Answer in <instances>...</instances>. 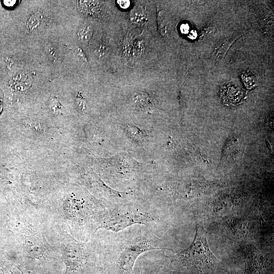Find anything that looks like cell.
Returning a JSON list of instances; mask_svg holds the SVG:
<instances>
[{"label": "cell", "mask_w": 274, "mask_h": 274, "mask_svg": "<svg viewBox=\"0 0 274 274\" xmlns=\"http://www.w3.org/2000/svg\"><path fill=\"white\" fill-rule=\"evenodd\" d=\"M98 1H80L81 9L89 14L97 13L99 4Z\"/></svg>", "instance_id": "7"}, {"label": "cell", "mask_w": 274, "mask_h": 274, "mask_svg": "<svg viewBox=\"0 0 274 274\" xmlns=\"http://www.w3.org/2000/svg\"><path fill=\"white\" fill-rule=\"evenodd\" d=\"M132 104L136 107L145 108L150 104V100L148 96L142 93L135 95L132 100Z\"/></svg>", "instance_id": "8"}, {"label": "cell", "mask_w": 274, "mask_h": 274, "mask_svg": "<svg viewBox=\"0 0 274 274\" xmlns=\"http://www.w3.org/2000/svg\"><path fill=\"white\" fill-rule=\"evenodd\" d=\"M117 3L123 9L127 8L130 5V2L129 1H117Z\"/></svg>", "instance_id": "12"}, {"label": "cell", "mask_w": 274, "mask_h": 274, "mask_svg": "<svg viewBox=\"0 0 274 274\" xmlns=\"http://www.w3.org/2000/svg\"><path fill=\"white\" fill-rule=\"evenodd\" d=\"M16 1H4V3L7 7H11L16 4Z\"/></svg>", "instance_id": "13"}, {"label": "cell", "mask_w": 274, "mask_h": 274, "mask_svg": "<svg viewBox=\"0 0 274 274\" xmlns=\"http://www.w3.org/2000/svg\"><path fill=\"white\" fill-rule=\"evenodd\" d=\"M236 39H237L236 38H233L224 40L218 47H216L213 53L215 59L219 61L224 57L227 50Z\"/></svg>", "instance_id": "6"}, {"label": "cell", "mask_w": 274, "mask_h": 274, "mask_svg": "<svg viewBox=\"0 0 274 274\" xmlns=\"http://www.w3.org/2000/svg\"><path fill=\"white\" fill-rule=\"evenodd\" d=\"M40 17L38 14H32L28 19L26 27L29 32L32 31L37 28L40 23Z\"/></svg>", "instance_id": "10"}, {"label": "cell", "mask_w": 274, "mask_h": 274, "mask_svg": "<svg viewBox=\"0 0 274 274\" xmlns=\"http://www.w3.org/2000/svg\"><path fill=\"white\" fill-rule=\"evenodd\" d=\"M93 34L92 27L88 25H84L80 27L77 32L79 39L82 41H87L91 39Z\"/></svg>", "instance_id": "9"}, {"label": "cell", "mask_w": 274, "mask_h": 274, "mask_svg": "<svg viewBox=\"0 0 274 274\" xmlns=\"http://www.w3.org/2000/svg\"><path fill=\"white\" fill-rule=\"evenodd\" d=\"M63 262L66 274H79L83 268L84 258L80 244L69 236L63 246Z\"/></svg>", "instance_id": "4"}, {"label": "cell", "mask_w": 274, "mask_h": 274, "mask_svg": "<svg viewBox=\"0 0 274 274\" xmlns=\"http://www.w3.org/2000/svg\"><path fill=\"white\" fill-rule=\"evenodd\" d=\"M222 97L226 101L230 103H236L241 99L243 92L237 87L232 84H227L223 88Z\"/></svg>", "instance_id": "5"}, {"label": "cell", "mask_w": 274, "mask_h": 274, "mask_svg": "<svg viewBox=\"0 0 274 274\" xmlns=\"http://www.w3.org/2000/svg\"><path fill=\"white\" fill-rule=\"evenodd\" d=\"M163 249L158 247L155 239L142 236L126 246L117 261L120 271L123 274H131L136 260L143 253L152 250Z\"/></svg>", "instance_id": "2"}, {"label": "cell", "mask_w": 274, "mask_h": 274, "mask_svg": "<svg viewBox=\"0 0 274 274\" xmlns=\"http://www.w3.org/2000/svg\"><path fill=\"white\" fill-rule=\"evenodd\" d=\"M149 220V216L142 213H120L105 220L98 228H104L117 233L134 224H146Z\"/></svg>", "instance_id": "3"}, {"label": "cell", "mask_w": 274, "mask_h": 274, "mask_svg": "<svg viewBox=\"0 0 274 274\" xmlns=\"http://www.w3.org/2000/svg\"><path fill=\"white\" fill-rule=\"evenodd\" d=\"M195 226L192 243L177 254L179 262L184 266L195 267L203 273L213 274L220 261L210 249L204 228L197 222Z\"/></svg>", "instance_id": "1"}, {"label": "cell", "mask_w": 274, "mask_h": 274, "mask_svg": "<svg viewBox=\"0 0 274 274\" xmlns=\"http://www.w3.org/2000/svg\"><path fill=\"white\" fill-rule=\"evenodd\" d=\"M170 274H179V273H175V272H172V273H170Z\"/></svg>", "instance_id": "14"}, {"label": "cell", "mask_w": 274, "mask_h": 274, "mask_svg": "<svg viewBox=\"0 0 274 274\" xmlns=\"http://www.w3.org/2000/svg\"><path fill=\"white\" fill-rule=\"evenodd\" d=\"M127 129L130 135L134 139L138 141H140L143 139V133L139 129H138V128H134L133 127H130L129 126Z\"/></svg>", "instance_id": "11"}]
</instances>
